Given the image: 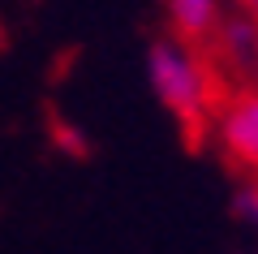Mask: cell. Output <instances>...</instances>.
<instances>
[{
    "label": "cell",
    "instance_id": "obj_1",
    "mask_svg": "<svg viewBox=\"0 0 258 254\" xmlns=\"http://www.w3.org/2000/svg\"><path fill=\"white\" fill-rule=\"evenodd\" d=\"M147 82L151 95L172 112L185 129H203L215 112V73L203 61V52L185 39H155L147 47Z\"/></svg>",
    "mask_w": 258,
    "mask_h": 254
},
{
    "label": "cell",
    "instance_id": "obj_2",
    "mask_svg": "<svg viewBox=\"0 0 258 254\" xmlns=\"http://www.w3.org/2000/svg\"><path fill=\"white\" fill-rule=\"evenodd\" d=\"M211 134L220 142L224 160L241 168L249 181H258V91H237L215 104Z\"/></svg>",
    "mask_w": 258,
    "mask_h": 254
},
{
    "label": "cell",
    "instance_id": "obj_3",
    "mask_svg": "<svg viewBox=\"0 0 258 254\" xmlns=\"http://www.w3.org/2000/svg\"><path fill=\"white\" fill-rule=\"evenodd\" d=\"M168 22H172L176 39L203 43L220 30L224 13H220V0H168Z\"/></svg>",
    "mask_w": 258,
    "mask_h": 254
},
{
    "label": "cell",
    "instance_id": "obj_4",
    "mask_svg": "<svg viewBox=\"0 0 258 254\" xmlns=\"http://www.w3.org/2000/svg\"><path fill=\"white\" fill-rule=\"evenodd\" d=\"M237 216L249 220V224L258 228V181H249V185L237 190Z\"/></svg>",
    "mask_w": 258,
    "mask_h": 254
},
{
    "label": "cell",
    "instance_id": "obj_5",
    "mask_svg": "<svg viewBox=\"0 0 258 254\" xmlns=\"http://www.w3.org/2000/svg\"><path fill=\"white\" fill-rule=\"evenodd\" d=\"M241 5H245V13H249V22H254V26H258V0H241Z\"/></svg>",
    "mask_w": 258,
    "mask_h": 254
},
{
    "label": "cell",
    "instance_id": "obj_6",
    "mask_svg": "<svg viewBox=\"0 0 258 254\" xmlns=\"http://www.w3.org/2000/svg\"><path fill=\"white\" fill-rule=\"evenodd\" d=\"M254 69H258V47H254Z\"/></svg>",
    "mask_w": 258,
    "mask_h": 254
}]
</instances>
